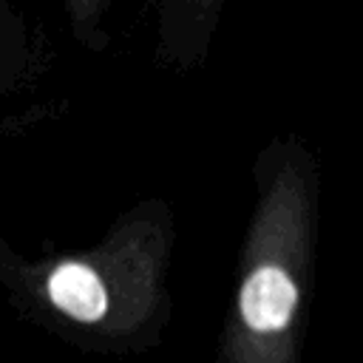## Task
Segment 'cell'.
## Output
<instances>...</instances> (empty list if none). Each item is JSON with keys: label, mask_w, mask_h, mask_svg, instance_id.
<instances>
[{"label": "cell", "mask_w": 363, "mask_h": 363, "mask_svg": "<svg viewBox=\"0 0 363 363\" xmlns=\"http://www.w3.org/2000/svg\"><path fill=\"white\" fill-rule=\"evenodd\" d=\"M62 3H65V17L71 23V34L82 45L99 48L105 34V17L113 0H62Z\"/></svg>", "instance_id": "obj_4"}, {"label": "cell", "mask_w": 363, "mask_h": 363, "mask_svg": "<svg viewBox=\"0 0 363 363\" xmlns=\"http://www.w3.org/2000/svg\"><path fill=\"white\" fill-rule=\"evenodd\" d=\"M227 0H147L156 20V60L173 71H190L210 54Z\"/></svg>", "instance_id": "obj_3"}, {"label": "cell", "mask_w": 363, "mask_h": 363, "mask_svg": "<svg viewBox=\"0 0 363 363\" xmlns=\"http://www.w3.org/2000/svg\"><path fill=\"white\" fill-rule=\"evenodd\" d=\"M173 210L145 199L85 250L17 258L0 244V286L23 315L85 352L139 354L159 343L173 312Z\"/></svg>", "instance_id": "obj_1"}, {"label": "cell", "mask_w": 363, "mask_h": 363, "mask_svg": "<svg viewBox=\"0 0 363 363\" xmlns=\"http://www.w3.org/2000/svg\"><path fill=\"white\" fill-rule=\"evenodd\" d=\"M252 190L218 363H301L320 201V170L301 136L261 147Z\"/></svg>", "instance_id": "obj_2"}]
</instances>
